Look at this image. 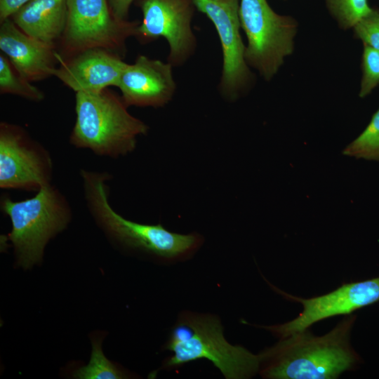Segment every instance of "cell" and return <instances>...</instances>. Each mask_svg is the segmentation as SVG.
Instances as JSON below:
<instances>
[{
  "instance_id": "cell-4",
  "label": "cell",
  "mask_w": 379,
  "mask_h": 379,
  "mask_svg": "<svg viewBox=\"0 0 379 379\" xmlns=\"http://www.w3.org/2000/svg\"><path fill=\"white\" fill-rule=\"evenodd\" d=\"M121 97L106 88L98 93H76V119L71 145L99 157L117 159L132 152L137 138L148 126L131 115Z\"/></svg>"
},
{
  "instance_id": "cell-19",
  "label": "cell",
  "mask_w": 379,
  "mask_h": 379,
  "mask_svg": "<svg viewBox=\"0 0 379 379\" xmlns=\"http://www.w3.org/2000/svg\"><path fill=\"white\" fill-rule=\"evenodd\" d=\"M331 11L343 26L354 27L361 19L369 15L373 10L368 0H327Z\"/></svg>"
},
{
  "instance_id": "cell-20",
  "label": "cell",
  "mask_w": 379,
  "mask_h": 379,
  "mask_svg": "<svg viewBox=\"0 0 379 379\" xmlns=\"http://www.w3.org/2000/svg\"><path fill=\"white\" fill-rule=\"evenodd\" d=\"M362 65L360 97L366 96L379 84V50L364 45Z\"/></svg>"
},
{
  "instance_id": "cell-22",
  "label": "cell",
  "mask_w": 379,
  "mask_h": 379,
  "mask_svg": "<svg viewBox=\"0 0 379 379\" xmlns=\"http://www.w3.org/2000/svg\"><path fill=\"white\" fill-rule=\"evenodd\" d=\"M29 0H0V21L11 17L21 6Z\"/></svg>"
},
{
  "instance_id": "cell-21",
  "label": "cell",
  "mask_w": 379,
  "mask_h": 379,
  "mask_svg": "<svg viewBox=\"0 0 379 379\" xmlns=\"http://www.w3.org/2000/svg\"><path fill=\"white\" fill-rule=\"evenodd\" d=\"M357 35L367 45L379 50V11H373L354 25Z\"/></svg>"
},
{
  "instance_id": "cell-11",
  "label": "cell",
  "mask_w": 379,
  "mask_h": 379,
  "mask_svg": "<svg viewBox=\"0 0 379 379\" xmlns=\"http://www.w3.org/2000/svg\"><path fill=\"white\" fill-rule=\"evenodd\" d=\"M194 6L213 24L222 53L219 90L227 100H234L248 84L250 72L239 29V0H192Z\"/></svg>"
},
{
  "instance_id": "cell-1",
  "label": "cell",
  "mask_w": 379,
  "mask_h": 379,
  "mask_svg": "<svg viewBox=\"0 0 379 379\" xmlns=\"http://www.w3.org/2000/svg\"><path fill=\"white\" fill-rule=\"evenodd\" d=\"M355 316L346 317L328 333L305 330L291 335L260 353L259 373L267 379H335L352 370L359 357L350 336Z\"/></svg>"
},
{
  "instance_id": "cell-13",
  "label": "cell",
  "mask_w": 379,
  "mask_h": 379,
  "mask_svg": "<svg viewBox=\"0 0 379 379\" xmlns=\"http://www.w3.org/2000/svg\"><path fill=\"white\" fill-rule=\"evenodd\" d=\"M172 65L140 55L125 67L117 87L127 107H160L173 98L176 86Z\"/></svg>"
},
{
  "instance_id": "cell-17",
  "label": "cell",
  "mask_w": 379,
  "mask_h": 379,
  "mask_svg": "<svg viewBox=\"0 0 379 379\" xmlns=\"http://www.w3.org/2000/svg\"><path fill=\"white\" fill-rule=\"evenodd\" d=\"M343 154L357 159L379 161V109L365 130L344 149Z\"/></svg>"
},
{
  "instance_id": "cell-5",
  "label": "cell",
  "mask_w": 379,
  "mask_h": 379,
  "mask_svg": "<svg viewBox=\"0 0 379 379\" xmlns=\"http://www.w3.org/2000/svg\"><path fill=\"white\" fill-rule=\"evenodd\" d=\"M0 208L11 222L8 237L18 263L26 269L41 260L48 241L65 230L72 218L69 201L53 182L24 200L4 195Z\"/></svg>"
},
{
  "instance_id": "cell-7",
  "label": "cell",
  "mask_w": 379,
  "mask_h": 379,
  "mask_svg": "<svg viewBox=\"0 0 379 379\" xmlns=\"http://www.w3.org/2000/svg\"><path fill=\"white\" fill-rule=\"evenodd\" d=\"M239 17L248 39L246 61L270 79L292 52L295 25L276 13L267 0H239Z\"/></svg>"
},
{
  "instance_id": "cell-12",
  "label": "cell",
  "mask_w": 379,
  "mask_h": 379,
  "mask_svg": "<svg viewBox=\"0 0 379 379\" xmlns=\"http://www.w3.org/2000/svg\"><path fill=\"white\" fill-rule=\"evenodd\" d=\"M59 67L53 76L76 93H98L118 86L126 66L121 56L102 48H90L71 57L57 55Z\"/></svg>"
},
{
  "instance_id": "cell-6",
  "label": "cell",
  "mask_w": 379,
  "mask_h": 379,
  "mask_svg": "<svg viewBox=\"0 0 379 379\" xmlns=\"http://www.w3.org/2000/svg\"><path fill=\"white\" fill-rule=\"evenodd\" d=\"M67 18L60 39L63 58L90 48H102L119 56L138 23L119 20L108 0H67Z\"/></svg>"
},
{
  "instance_id": "cell-23",
  "label": "cell",
  "mask_w": 379,
  "mask_h": 379,
  "mask_svg": "<svg viewBox=\"0 0 379 379\" xmlns=\"http://www.w3.org/2000/svg\"><path fill=\"white\" fill-rule=\"evenodd\" d=\"M114 15L119 20H127L128 10L134 0H108Z\"/></svg>"
},
{
  "instance_id": "cell-14",
  "label": "cell",
  "mask_w": 379,
  "mask_h": 379,
  "mask_svg": "<svg viewBox=\"0 0 379 379\" xmlns=\"http://www.w3.org/2000/svg\"><path fill=\"white\" fill-rule=\"evenodd\" d=\"M55 47L27 35L10 18L1 22L0 49L30 82L53 76L58 62Z\"/></svg>"
},
{
  "instance_id": "cell-8",
  "label": "cell",
  "mask_w": 379,
  "mask_h": 379,
  "mask_svg": "<svg viewBox=\"0 0 379 379\" xmlns=\"http://www.w3.org/2000/svg\"><path fill=\"white\" fill-rule=\"evenodd\" d=\"M53 162L48 150L22 127L0 124V187L37 192L52 183Z\"/></svg>"
},
{
  "instance_id": "cell-9",
  "label": "cell",
  "mask_w": 379,
  "mask_h": 379,
  "mask_svg": "<svg viewBox=\"0 0 379 379\" xmlns=\"http://www.w3.org/2000/svg\"><path fill=\"white\" fill-rule=\"evenodd\" d=\"M269 284L286 299L298 302L303 307L302 312L290 321L260 326L280 339L304 331L317 321L337 315L350 314L379 301V277L345 284L328 293L308 299L290 295Z\"/></svg>"
},
{
  "instance_id": "cell-16",
  "label": "cell",
  "mask_w": 379,
  "mask_h": 379,
  "mask_svg": "<svg viewBox=\"0 0 379 379\" xmlns=\"http://www.w3.org/2000/svg\"><path fill=\"white\" fill-rule=\"evenodd\" d=\"M0 92L1 94H12L31 101L39 102L44 100V93L31 84L22 76L10 60L4 55H0Z\"/></svg>"
},
{
  "instance_id": "cell-24",
  "label": "cell",
  "mask_w": 379,
  "mask_h": 379,
  "mask_svg": "<svg viewBox=\"0 0 379 379\" xmlns=\"http://www.w3.org/2000/svg\"><path fill=\"white\" fill-rule=\"evenodd\" d=\"M216 1H231V0H216Z\"/></svg>"
},
{
  "instance_id": "cell-2",
  "label": "cell",
  "mask_w": 379,
  "mask_h": 379,
  "mask_svg": "<svg viewBox=\"0 0 379 379\" xmlns=\"http://www.w3.org/2000/svg\"><path fill=\"white\" fill-rule=\"evenodd\" d=\"M79 173L89 213L114 241L166 261L187 259L202 245L203 238L199 234L175 233L161 224L138 223L124 218L114 210L109 202L110 174L85 168L81 169Z\"/></svg>"
},
{
  "instance_id": "cell-15",
  "label": "cell",
  "mask_w": 379,
  "mask_h": 379,
  "mask_svg": "<svg viewBox=\"0 0 379 379\" xmlns=\"http://www.w3.org/2000/svg\"><path fill=\"white\" fill-rule=\"evenodd\" d=\"M10 18L27 35L55 44L66 27L67 0H29Z\"/></svg>"
},
{
  "instance_id": "cell-3",
  "label": "cell",
  "mask_w": 379,
  "mask_h": 379,
  "mask_svg": "<svg viewBox=\"0 0 379 379\" xmlns=\"http://www.w3.org/2000/svg\"><path fill=\"white\" fill-rule=\"evenodd\" d=\"M164 349L171 352L162 368L173 369L198 359L210 361L226 379L250 378L259 372L260 354L230 343L220 318L213 314L181 312Z\"/></svg>"
},
{
  "instance_id": "cell-10",
  "label": "cell",
  "mask_w": 379,
  "mask_h": 379,
  "mask_svg": "<svg viewBox=\"0 0 379 379\" xmlns=\"http://www.w3.org/2000/svg\"><path fill=\"white\" fill-rule=\"evenodd\" d=\"M192 5V0H140L142 20L135 36L142 43L164 38L170 48L168 62L173 67L183 65L196 48Z\"/></svg>"
},
{
  "instance_id": "cell-18",
  "label": "cell",
  "mask_w": 379,
  "mask_h": 379,
  "mask_svg": "<svg viewBox=\"0 0 379 379\" xmlns=\"http://www.w3.org/2000/svg\"><path fill=\"white\" fill-rule=\"evenodd\" d=\"M89 363L74 374L79 379H121L127 378L126 375L118 369L104 355L100 343L94 340Z\"/></svg>"
}]
</instances>
